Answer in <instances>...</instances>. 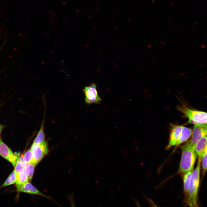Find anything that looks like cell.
Listing matches in <instances>:
<instances>
[{"mask_svg":"<svg viewBox=\"0 0 207 207\" xmlns=\"http://www.w3.org/2000/svg\"><path fill=\"white\" fill-rule=\"evenodd\" d=\"M180 147L181 150L182 155L179 172L185 173L193 171L197 156L195 148L187 142Z\"/></svg>","mask_w":207,"mask_h":207,"instance_id":"1","label":"cell"},{"mask_svg":"<svg viewBox=\"0 0 207 207\" xmlns=\"http://www.w3.org/2000/svg\"><path fill=\"white\" fill-rule=\"evenodd\" d=\"M201 159L198 158L196 168L192 172L189 185L188 203L190 206H198L197 195L200 178V164Z\"/></svg>","mask_w":207,"mask_h":207,"instance_id":"2","label":"cell"},{"mask_svg":"<svg viewBox=\"0 0 207 207\" xmlns=\"http://www.w3.org/2000/svg\"><path fill=\"white\" fill-rule=\"evenodd\" d=\"M177 110L188 119L189 123L194 124H207V113L189 108L184 103L177 106Z\"/></svg>","mask_w":207,"mask_h":207,"instance_id":"3","label":"cell"},{"mask_svg":"<svg viewBox=\"0 0 207 207\" xmlns=\"http://www.w3.org/2000/svg\"><path fill=\"white\" fill-rule=\"evenodd\" d=\"M207 124H194L191 138L186 142L195 148L197 142L202 137L207 135Z\"/></svg>","mask_w":207,"mask_h":207,"instance_id":"4","label":"cell"},{"mask_svg":"<svg viewBox=\"0 0 207 207\" xmlns=\"http://www.w3.org/2000/svg\"><path fill=\"white\" fill-rule=\"evenodd\" d=\"M83 92L86 103H99L101 101V99L98 95L97 86L95 83L86 86L83 89Z\"/></svg>","mask_w":207,"mask_h":207,"instance_id":"5","label":"cell"},{"mask_svg":"<svg viewBox=\"0 0 207 207\" xmlns=\"http://www.w3.org/2000/svg\"><path fill=\"white\" fill-rule=\"evenodd\" d=\"M30 149L33 153L34 158L38 164L49 152L48 143L44 141L39 144L33 143Z\"/></svg>","mask_w":207,"mask_h":207,"instance_id":"6","label":"cell"},{"mask_svg":"<svg viewBox=\"0 0 207 207\" xmlns=\"http://www.w3.org/2000/svg\"><path fill=\"white\" fill-rule=\"evenodd\" d=\"M0 156L10 162L14 167L19 158L0 138Z\"/></svg>","mask_w":207,"mask_h":207,"instance_id":"7","label":"cell"},{"mask_svg":"<svg viewBox=\"0 0 207 207\" xmlns=\"http://www.w3.org/2000/svg\"><path fill=\"white\" fill-rule=\"evenodd\" d=\"M170 134L169 143L166 147L168 149L171 147L175 145L180 135L183 126L171 124Z\"/></svg>","mask_w":207,"mask_h":207,"instance_id":"8","label":"cell"},{"mask_svg":"<svg viewBox=\"0 0 207 207\" xmlns=\"http://www.w3.org/2000/svg\"><path fill=\"white\" fill-rule=\"evenodd\" d=\"M29 170L26 165L24 168L16 174L15 183L17 188L28 182Z\"/></svg>","mask_w":207,"mask_h":207,"instance_id":"9","label":"cell"},{"mask_svg":"<svg viewBox=\"0 0 207 207\" xmlns=\"http://www.w3.org/2000/svg\"><path fill=\"white\" fill-rule=\"evenodd\" d=\"M18 191L39 195L51 199L49 197L43 194L28 182L22 186L17 188Z\"/></svg>","mask_w":207,"mask_h":207,"instance_id":"10","label":"cell"},{"mask_svg":"<svg viewBox=\"0 0 207 207\" xmlns=\"http://www.w3.org/2000/svg\"><path fill=\"white\" fill-rule=\"evenodd\" d=\"M195 150L198 158L202 159L207 152L206 136L202 137L197 142L195 146Z\"/></svg>","mask_w":207,"mask_h":207,"instance_id":"11","label":"cell"},{"mask_svg":"<svg viewBox=\"0 0 207 207\" xmlns=\"http://www.w3.org/2000/svg\"><path fill=\"white\" fill-rule=\"evenodd\" d=\"M192 133V130L191 129L183 126L178 140L176 144V147L187 140L191 137Z\"/></svg>","mask_w":207,"mask_h":207,"instance_id":"12","label":"cell"},{"mask_svg":"<svg viewBox=\"0 0 207 207\" xmlns=\"http://www.w3.org/2000/svg\"><path fill=\"white\" fill-rule=\"evenodd\" d=\"M192 171H190L185 172L183 176V185L184 191L186 194L188 193V189Z\"/></svg>","mask_w":207,"mask_h":207,"instance_id":"13","label":"cell"},{"mask_svg":"<svg viewBox=\"0 0 207 207\" xmlns=\"http://www.w3.org/2000/svg\"><path fill=\"white\" fill-rule=\"evenodd\" d=\"M44 120L43 122L40 129L34 141V143L39 144L45 141V135L44 130Z\"/></svg>","mask_w":207,"mask_h":207,"instance_id":"14","label":"cell"},{"mask_svg":"<svg viewBox=\"0 0 207 207\" xmlns=\"http://www.w3.org/2000/svg\"><path fill=\"white\" fill-rule=\"evenodd\" d=\"M23 157L27 163H30L35 166L37 164L34 158L33 153L30 149H29L25 152L23 156Z\"/></svg>","mask_w":207,"mask_h":207,"instance_id":"15","label":"cell"},{"mask_svg":"<svg viewBox=\"0 0 207 207\" xmlns=\"http://www.w3.org/2000/svg\"><path fill=\"white\" fill-rule=\"evenodd\" d=\"M26 163L27 162L24 160L23 156L19 158L14 167V170L16 174L26 166Z\"/></svg>","mask_w":207,"mask_h":207,"instance_id":"16","label":"cell"},{"mask_svg":"<svg viewBox=\"0 0 207 207\" xmlns=\"http://www.w3.org/2000/svg\"><path fill=\"white\" fill-rule=\"evenodd\" d=\"M16 177V174L14 170L0 188L14 184L15 182Z\"/></svg>","mask_w":207,"mask_h":207,"instance_id":"17","label":"cell"},{"mask_svg":"<svg viewBox=\"0 0 207 207\" xmlns=\"http://www.w3.org/2000/svg\"><path fill=\"white\" fill-rule=\"evenodd\" d=\"M26 165L28 167L29 169V179L31 180L33 177L35 165L31 164L28 163H27Z\"/></svg>","mask_w":207,"mask_h":207,"instance_id":"18","label":"cell"},{"mask_svg":"<svg viewBox=\"0 0 207 207\" xmlns=\"http://www.w3.org/2000/svg\"><path fill=\"white\" fill-rule=\"evenodd\" d=\"M202 158L203 172L204 174L207 170V152L204 154Z\"/></svg>","mask_w":207,"mask_h":207,"instance_id":"19","label":"cell"},{"mask_svg":"<svg viewBox=\"0 0 207 207\" xmlns=\"http://www.w3.org/2000/svg\"><path fill=\"white\" fill-rule=\"evenodd\" d=\"M3 128V126L2 125L0 124V136L1 132Z\"/></svg>","mask_w":207,"mask_h":207,"instance_id":"20","label":"cell"}]
</instances>
